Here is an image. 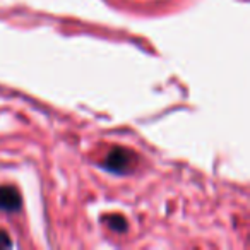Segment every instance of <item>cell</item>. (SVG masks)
Masks as SVG:
<instances>
[{
	"instance_id": "cell-4",
	"label": "cell",
	"mask_w": 250,
	"mask_h": 250,
	"mask_svg": "<svg viewBox=\"0 0 250 250\" xmlns=\"http://www.w3.org/2000/svg\"><path fill=\"white\" fill-rule=\"evenodd\" d=\"M9 247H12L11 236L7 235V231L0 229V249H9Z\"/></svg>"
},
{
	"instance_id": "cell-2",
	"label": "cell",
	"mask_w": 250,
	"mask_h": 250,
	"mask_svg": "<svg viewBox=\"0 0 250 250\" xmlns=\"http://www.w3.org/2000/svg\"><path fill=\"white\" fill-rule=\"evenodd\" d=\"M21 194L18 188L12 185H4L0 187V211L5 212H16L21 209Z\"/></svg>"
},
{
	"instance_id": "cell-1",
	"label": "cell",
	"mask_w": 250,
	"mask_h": 250,
	"mask_svg": "<svg viewBox=\"0 0 250 250\" xmlns=\"http://www.w3.org/2000/svg\"><path fill=\"white\" fill-rule=\"evenodd\" d=\"M103 165L108 171H113L117 175H125L134 170V167L137 165V156L130 149L113 147Z\"/></svg>"
},
{
	"instance_id": "cell-3",
	"label": "cell",
	"mask_w": 250,
	"mask_h": 250,
	"mask_svg": "<svg viewBox=\"0 0 250 250\" xmlns=\"http://www.w3.org/2000/svg\"><path fill=\"white\" fill-rule=\"evenodd\" d=\"M110 226L115 229V231H125V228H127V221H125L122 216H113V218H110Z\"/></svg>"
}]
</instances>
